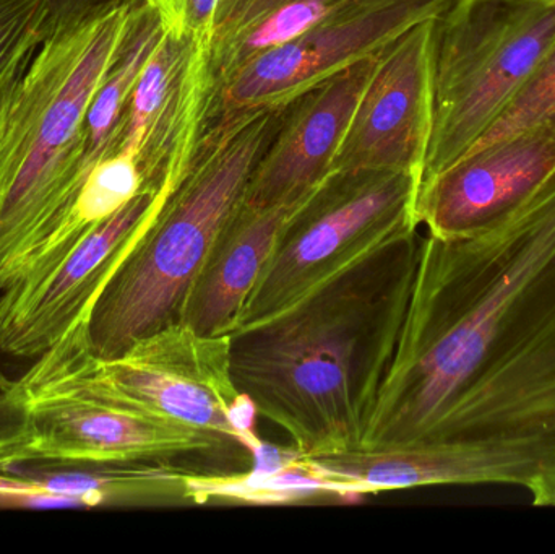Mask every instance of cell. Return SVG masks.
<instances>
[{"mask_svg":"<svg viewBox=\"0 0 555 554\" xmlns=\"http://www.w3.org/2000/svg\"><path fill=\"white\" fill-rule=\"evenodd\" d=\"M436 442L528 488L555 464V175L494 228L421 237L361 448Z\"/></svg>","mask_w":555,"mask_h":554,"instance_id":"cell-1","label":"cell"},{"mask_svg":"<svg viewBox=\"0 0 555 554\" xmlns=\"http://www.w3.org/2000/svg\"><path fill=\"white\" fill-rule=\"evenodd\" d=\"M420 230L320 286L293 308L231 335V371L257 413L307 458L361 448L397 350Z\"/></svg>","mask_w":555,"mask_h":554,"instance_id":"cell-2","label":"cell"},{"mask_svg":"<svg viewBox=\"0 0 555 554\" xmlns=\"http://www.w3.org/2000/svg\"><path fill=\"white\" fill-rule=\"evenodd\" d=\"M133 7L52 28L0 103V293L41 263L91 172L88 107Z\"/></svg>","mask_w":555,"mask_h":554,"instance_id":"cell-3","label":"cell"},{"mask_svg":"<svg viewBox=\"0 0 555 554\" xmlns=\"http://www.w3.org/2000/svg\"><path fill=\"white\" fill-rule=\"evenodd\" d=\"M284 109L249 111L202 129L188 171L93 302L88 340L98 358L119 357L139 338L179 322L189 289L244 201Z\"/></svg>","mask_w":555,"mask_h":554,"instance_id":"cell-4","label":"cell"},{"mask_svg":"<svg viewBox=\"0 0 555 554\" xmlns=\"http://www.w3.org/2000/svg\"><path fill=\"white\" fill-rule=\"evenodd\" d=\"M16 381L23 386L74 384L109 394L230 441L250 455L266 446L256 431V405L234 383L231 335L198 334L182 322L139 338L111 360L93 353L87 325H77Z\"/></svg>","mask_w":555,"mask_h":554,"instance_id":"cell-5","label":"cell"},{"mask_svg":"<svg viewBox=\"0 0 555 554\" xmlns=\"http://www.w3.org/2000/svg\"><path fill=\"white\" fill-rule=\"evenodd\" d=\"M555 42V2L453 0L434 22V117L423 184L469 152Z\"/></svg>","mask_w":555,"mask_h":554,"instance_id":"cell-6","label":"cell"},{"mask_svg":"<svg viewBox=\"0 0 555 554\" xmlns=\"http://www.w3.org/2000/svg\"><path fill=\"white\" fill-rule=\"evenodd\" d=\"M420 176L411 172H332L284 224L236 332L272 321L330 280L420 230Z\"/></svg>","mask_w":555,"mask_h":554,"instance_id":"cell-7","label":"cell"},{"mask_svg":"<svg viewBox=\"0 0 555 554\" xmlns=\"http://www.w3.org/2000/svg\"><path fill=\"white\" fill-rule=\"evenodd\" d=\"M13 392L25 412L33 462L117 464L218 454L230 441L74 384L22 386Z\"/></svg>","mask_w":555,"mask_h":554,"instance_id":"cell-8","label":"cell"},{"mask_svg":"<svg viewBox=\"0 0 555 554\" xmlns=\"http://www.w3.org/2000/svg\"><path fill=\"white\" fill-rule=\"evenodd\" d=\"M453 0H361L286 44L254 57L211 93L204 127L257 109L284 107L313 85L378 54Z\"/></svg>","mask_w":555,"mask_h":554,"instance_id":"cell-9","label":"cell"},{"mask_svg":"<svg viewBox=\"0 0 555 554\" xmlns=\"http://www.w3.org/2000/svg\"><path fill=\"white\" fill-rule=\"evenodd\" d=\"M178 182L159 191L145 189L83 237L51 272L5 289L0 305L2 355L36 360L68 331L88 325L101 289Z\"/></svg>","mask_w":555,"mask_h":554,"instance_id":"cell-10","label":"cell"},{"mask_svg":"<svg viewBox=\"0 0 555 554\" xmlns=\"http://www.w3.org/2000/svg\"><path fill=\"white\" fill-rule=\"evenodd\" d=\"M434 22L413 26L378 52L333 172H411L423 181L433 133Z\"/></svg>","mask_w":555,"mask_h":554,"instance_id":"cell-11","label":"cell"},{"mask_svg":"<svg viewBox=\"0 0 555 554\" xmlns=\"http://www.w3.org/2000/svg\"><path fill=\"white\" fill-rule=\"evenodd\" d=\"M555 175V114L514 136L469 150L421 184L417 224L436 237L494 228Z\"/></svg>","mask_w":555,"mask_h":554,"instance_id":"cell-12","label":"cell"},{"mask_svg":"<svg viewBox=\"0 0 555 554\" xmlns=\"http://www.w3.org/2000/svg\"><path fill=\"white\" fill-rule=\"evenodd\" d=\"M210 44L166 33L127 104L117 152L139 159L146 189L178 182L191 165L211 94Z\"/></svg>","mask_w":555,"mask_h":554,"instance_id":"cell-13","label":"cell"},{"mask_svg":"<svg viewBox=\"0 0 555 554\" xmlns=\"http://www.w3.org/2000/svg\"><path fill=\"white\" fill-rule=\"evenodd\" d=\"M375 59L377 54L343 68L287 104L250 175L244 202L256 207L293 204L332 175Z\"/></svg>","mask_w":555,"mask_h":554,"instance_id":"cell-14","label":"cell"},{"mask_svg":"<svg viewBox=\"0 0 555 554\" xmlns=\"http://www.w3.org/2000/svg\"><path fill=\"white\" fill-rule=\"evenodd\" d=\"M307 197L273 207L241 202L208 250L179 322L198 334L233 335L284 224Z\"/></svg>","mask_w":555,"mask_h":554,"instance_id":"cell-15","label":"cell"},{"mask_svg":"<svg viewBox=\"0 0 555 554\" xmlns=\"http://www.w3.org/2000/svg\"><path fill=\"white\" fill-rule=\"evenodd\" d=\"M10 471L39 491L67 501L70 510L100 506H181L192 504V471L168 461L117 464H57L25 462Z\"/></svg>","mask_w":555,"mask_h":554,"instance_id":"cell-16","label":"cell"},{"mask_svg":"<svg viewBox=\"0 0 555 554\" xmlns=\"http://www.w3.org/2000/svg\"><path fill=\"white\" fill-rule=\"evenodd\" d=\"M358 2L361 0H220L208 51L211 93L257 55L293 41Z\"/></svg>","mask_w":555,"mask_h":554,"instance_id":"cell-17","label":"cell"},{"mask_svg":"<svg viewBox=\"0 0 555 554\" xmlns=\"http://www.w3.org/2000/svg\"><path fill=\"white\" fill-rule=\"evenodd\" d=\"M192 504L224 503L284 506L315 500L354 503L362 500L348 485L323 472L315 459L297 454L276 468L253 467L236 475L198 474L189 477Z\"/></svg>","mask_w":555,"mask_h":554,"instance_id":"cell-18","label":"cell"},{"mask_svg":"<svg viewBox=\"0 0 555 554\" xmlns=\"http://www.w3.org/2000/svg\"><path fill=\"white\" fill-rule=\"evenodd\" d=\"M49 33L46 0H0V103Z\"/></svg>","mask_w":555,"mask_h":554,"instance_id":"cell-19","label":"cell"},{"mask_svg":"<svg viewBox=\"0 0 555 554\" xmlns=\"http://www.w3.org/2000/svg\"><path fill=\"white\" fill-rule=\"evenodd\" d=\"M553 114H555V42L525 85L524 90L515 98L514 103L473 149L514 136L520 130L547 119Z\"/></svg>","mask_w":555,"mask_h":554,"instance_id":"cell-20","label":"cell"},{"mask_svg":"<svg viewBox=\"0 0 555 554\" xmlns=\"http://www.w3.org/2000/svg\"><path fill=\"white\" fill-rule=\"evenodd\" d=\"M175 38H194L210 44L220 0H140Z\"/></svg>","mask_w":555,"mask_h":554,"instance_id":"cell-21","label":"cell"},{"mask_svg":"<svg viewBox=\"0 0 555 554\" xmlns=\"http://www.w3.org/2000/svg\"><path fill=\"white\" fill-rule=\"evenodd\" d=\"M46 2L51 15L52 29L101 15L117 7L137 3L139 0H46Z\"/></svg>","mask_w":555,"mask_h":554,"instance_id":"cell-22","label":"cell"},{"mask_svg":"<svg viewBox=\"0 0 555 554\" xmlns=\"http://www.w3.org/2000/svg\"><path fill=\"white\" fill-rule=\"evenodd\" d=\"M25 462H33L26 425L22 431L0 438V472L13 467V465L25 464Z\"/></svg>","mask_w":555,"mask_h":554,"instance_id":"cell-23","label":"cell"},{"mask_svg":"<svg viewBox=\"0 0 555 554\" xmlns=\"http://www.w3.org/2000/svg\"><path fill=\"white\" fill-rule=\"evenodd\" d=\"M25 425V412L12 387V390L0 399V438L22 431Z\"/></svg>","mask_w":555,"mask_h":554,"instance_id":"cell-24","label":"cell"},{"mask_svg":"<svg viewBox=\"0 0 555 554\" xmlns=\"http://www.w3.org/2000/svg\"><path fill=\"white\" fill-rule=\"evenodd\" d=\"M527 490L533 498L534 506L555 507V464L541 472Z\"/></svg>","mask_w":555,"mask_h":554,"instance_id":"cell-25","label":"cell"},{"mask_svg":"<svg viewBox=\"0 0 555 554\" xmlns=\"http://www.w3.org/2000/svg\"><path fill=\"white\" fill-rule=\"evenodd\" d=\"M2 296L3 293H0V305H2ZM0 355H2V351H0ZM13 387V381L9 379V377L5 376V373H3L2 364H0V399H2L3 396H7V394L12 390Z\"/></svg>","mask_w":555,"mask_h":554,"instance_id":"cell-26","label":"cell"},{"mask_svg":"<svg viewBox=\"0 0 555 554\" xmlns=\"http://www.w3.org/2000/svg\"><path fill=\"white\" fill-rule=\"evenodd\" d=\"M547 2H555V0H547Z\"/></svg>","mask_w":555,"mask_h":554,"instance_id":"cell-27","label":"cell"}]
</instances>
